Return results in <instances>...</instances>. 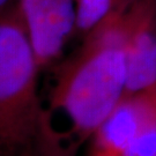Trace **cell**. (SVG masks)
<instances>
[{"instance_id": "obj_7", "label": "cell", "mask_w": 156, "mask_h": 156, "mask_svg": "<svg viewBox=\"0 0 156 156\" xmlns=\"http://www.w3.org/2000/svg\"><path fill=\"white\" fill-rule=\"evenodd\" d=\"M17 0H0V13L11 9L12 7L16 5Z\"/></svg>"}, {"instance_id": "obj_8", "label": "cell", "mask_w": 156, "mask_h": 156, "mask_svg": "<svg viewBox=\"0 0 156 156\" xmlns=\"http://www.w3.org/2000/svg\"><path fill=\"white\" fill-rule=\"evenodd\" d=\"M154 156H156V154H155V155H154Z\"/></svg>"}, {"instance_id": "obj_5", "label": "cell", "mask_w": 156, "mask_h": 156, "mask_svg": "<svg viewBox=\"0 0 156 156\" xmlns=\"http://www.w3.org/2000/svg\"><path fill=\"white\" fill-rule=\"evenodd\" d=\"M151 7L131 14L126 44L125 96L136 94L156 84V27Z\"/></svg>"}, {"instance_id": "obj_1", "label": "cell", "mask_w": 156, "mask_h": 156, "mask_svg": "<svg viewBox=\"0 0 156 156\" xmlns=\"http://www.w3.org/2000/svg\"><path fill=\"white\" fill-rule=\"evenodd\" d=\"M129 24L117 8L59 67L44 105L46 156H78L124 98Z\"/></svg>"}, {"instance_id": "obj_4", "label": "cell", "mask_w": 156, "mask_h": 156, "mask_svg": "<svg viewBox=\"0 0 156 156\" xmlns=\"http://www.w3.org/2000/svg\"><path fill=\"white\" fill-rule=\"evenodd\" d=\"M16 6L42 71L60 57L76 33L75 0H17Z\"/></svg>"}, {"instance_id": "obj_3", "label": "cell", "mask_w": 156, "mask_h": 156, "mask_svg": "<svg viewBox=\"0 0 156 156\" xmlns=\"http://www.w3.org/2000/svg\"><path fill=\"white\" fill-rule=\"evenodd\" d=\"M156 84L124 96L95 131L83 156H154L156 154Z\"/></svg>"}, {"instance_id": "obj_2", "label": "cell", "mask_w": 156, "mask_h": 156, "mask_svg": "<svg viewBox=\"0 0 156 156\" xmlns=\"http://www.w3.org/2000/svg\"><path fill=\"white\" fill-rule=\"evenodd\" d=\"M39 72L15 5L0 13V156H46Z\"/></svg>"}, {"instance_id": "obj_6", "label": "cell", "mask_w": 156, "mask_h": 156, "mask_svg": "<svg viewBox=\"0 0 156 156\" xmlns=\"http://www.w3.org/2000/svg\"><path fill=\"white\" fill-rule=\"evenodd\" d=\"M76 33L87 35L117 9L118 0H75Z\"/></svg>"}]
</instances>
